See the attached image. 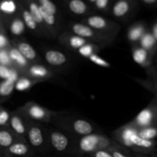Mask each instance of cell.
<instances>
[{"instance_id":"obj_16","label":"cell","mask_w":157,"mask_h":157,"mask_svg":"<svg viewBox=\"0 0 157 157\" xmlns=\"http://www.w3.org/2000/svg\"><path fill=\"white\" fill-rule=\"evenodd\" d=\"M16 141V135L11 130L5 127L0 128V148L6 150Z\"/></svg>"},{"instance_id":"obj_11","label":"cell","mask_w":157,"mask_h":157,"mask_svg":"<svg viewBox=\"0 0 157 157\" xmlns=\"http://www.w3.org/2000/svg\"><path fill=\"white\" fill-rule=\"evenodd\" d=\"M27 72L28 76L35 81V79H47L52 75V73L48 68L41 64H32L29 67Z\"/></svg>"},{"instance_id":"obj_25","label":"cell","mask_w":157,"mask_h":157,"mask_svg":"<svg viewBox=\"0 0 157 157\" xmlns=\"http://www.w3.org/2000/svg\"><path fill=\"white\" fill-rule=\"evenodd\" d=\"M137 134L144 139L154 140L157 137V126H151L139 129L137 130Z\"/></svg>"},{"instance_id":"obj_38","label":"cell","mask_w":157,"mask_h":157,"mask_svg":"<svg viewBox=\"0 0 157 157\" xmlns=\"http://www.w3.org/2000/svg\"><path fill=\"white\" fill-rule=\"evenodd\" d=\"M109 152L112 154V156L113 157H131V156H127V154H125L124 153H123L120 149L116 148L114 146H112L110 148H109L108 150Z\"/></svg>"},{"instance_id":"obj_17","label":"cell","mask_w":157,"mask_h":157,"mask_svg":"<svg viewBox=\"0 0 157 157\" xmlns=\"http://www.w3.org/2000/svg\"><path fill=\"white\" fill-rule=\"evenodd\" d=\"M140 46L155 55L157 50V44L151 32H146L139 41Z\"/></svg>"},{"instance_id":"obj_6","label":"cell","mask_w":157,"mask_h":157,"mask_svg":"<svg viewBox=\"0 0 157 157\" xmlns=\"http://www.w3.org/2000/svg\"><path fill=\"white\" fill-rule=\"evenodd\" d=\"M26 135L29 143L35 148L41 147L44 144V136L42 130L38 126L32 124L27 129Z\"/></svg>"},{"instance_id":"obj_45","label":"cell","mask_w":157,"mask_h":157,"mask_svg":"<svg viewBox=\"0 0 157 157\" xmlns=\"http://www.w3.org/2000/svg\"><path fill=\"white\" fill-rule=\"evenodd\" d=\"M134 157H149L147 156H145V155H142V154H139V155H136Z\"/></svg>"},{"instance_id":"obj_34","label":"cell","mask_w":157,"mask_h":157,"mask_svg":"<svg viewBox=\"0 0 157 157\" xmlns=\"http://www.w3.org/2000/svg\"><path fill=\"white\" fill-rule=\"evenodd\" d=\"M38 2H39V4H38L39 6L43 8L44 10L48 11V12L55 15L57 12L56 6L51 0H38Z\"/></svg>"},{"instance_id":"obj_5","label":"cell","mask_w":157,"mask_h":157,"mask_svg":"<svg viewBox=\"0 0 157 157\" xmlns=\"http://www.w3.org/2000/svg\"><path fill=\"white\" fill-rule=\"evenodd\" d=\"M49 139L52 147L58 152H64L69 146V139L60 131L52 130L49 133Z\"/></svg>"},{"instance_id":"obj_40","label":"cell","mask_w":157,"mask_h":157,"mask_svg":"<svg viewBox=\"0 0 157 157\" xmlns=\"http://www.w3.org/2000/svg\"><path fill=\"white\" fill-rule=\"evenodd\" d=\"M93 157H113L107 150H101L93 153Z\"/></svg>"},{"instance_id":"obj_42","label":"cell","mask_w":157,"mask_h":157,"mask_svg":"<svg viewBox=\"0 0 157 157\" xmlns=\"http://www.w3.org/2000/svg\"><path fill=\"white\" fill-rule=\"evenodd\" d=\"M153 87H154L155 94H157V69H154V70H153Z\"/></svg>"},{"instance_id":"obj_20","label":"cell","mask_w":157,"mask_h":157,"mask_svg":"<svg viewBox=\"0 0 157 157\" xmlns=\"http://www.w3.org/2000/svg\"><path fill=\"white\" fill-rule=\"evenodd\" d=\"M87 25L94 30L103 31L108 27V22L103 17L99 15H93L87 18Z\"/></svg>"},{"instance_id":"obj_3","label":"cell","mask_w":157,"mask_h":157,"mask_svg":"<svg viewBox=\"0 0 157 157\" xmlns=\"http://www.w3.org/2000/svg\"><path fill=\"white\" fill-rule=\"evenodd\" d=\"M24 111L33 121H48L52 117L50 110L35 103H28L24 107Z\"/></svg>"},{"instance_id":"obj_46","label":"cell","mask_w":157,"mask_h":157,"mask_svg":"<svg viewBox=\"0 0 157 157\" xmlns=\"http://www.w3.org/2000/svg\"><path fill=\"white\" fill-rule=\"evenodd\" d=\"M153 157H157V152L155 153H153Z\"/></svg>"},{"instance_id":"obj_26","label":"cell","mask_w":157,"mask_h":157,"mask_svg":"<svg viewBox=\"0 0 157 157\" xmlns=\"http://www.w3.org/2000/svg\"><path fill=\"white\" fill-rule=\"evenodd\" d=\"M15 90V83L9 80L0 81V98H6L10 96Z\"/></svg>"},{"instance_id":"obj_36","label":"cell","mask_w":157,"mask_h":157,"mask_svg":"<svg viewBox=\"0 0 157 157\" xmlns=\"http://www.w3.org/2000/svg\"><path fill=\"white\" fill-rule=\"evenodd\" d=\"M10 117L9 112L0 106V127H4L9 125Z\"/></svg>"},{"instance_id":"obj_32","label":"cell","mask_w":157,"mask_h":157,"mask_svg":"<svg viewBox=\"0 0 157 157\" xmlns=\"http://www.w3.org/2000/svg\"><path fill=\"white\" fill-rule=\"evenodd\" d=\"M96 46L88 42L84 44V45H83L81 48H80L78 50V52L81 56L85 57V58H89L90 55L94 54V51L96 50Z\"/></svg>"},{"instance_id":"obj_23","label":"cell","mask_w":157,"mask_h":157,"mask_svg":"<svg viewBox=\"0 0 157 157\" xmlns=\"http://www.w3.org/2000/svg\"><path fill=\"white\" fill-rule=\"evenodd\" d=\"M130 5L126 0H120L113 7V14L116 17H123L129 12Z\"/></svg>"},{"instance_id":"obj_29","label":"cell","mask_w":157,"mask_h":157,"mask_svg":"<svg viewBox=\"0 0 157 157\" xmlns=\"http://www.w3.org/2000/svg\"><path fill=\"white\" fill-rule=\"evenodd\" d=\"M22 21H24L25 27L30 30L36 31L38 29V25L29 10H24L22 12Z\"/></svg>"},{"instance_id":"obj_33","label":"cell","mask_w":157,"mask_h":157,"mask_svg":"<svg viewBox=\"0 0 157 157\" xmlns=\"http://www.w3.org/2000/svg\"><path fill=\"white\" fill-rule=\"evenodd\" d=\"M0 64L9 67H15L10 57H9L8 48L0 50Z\"/></svg>"},{"instance_id":"obj_31","label":"cell","mask_w":157,"mask_h":157,"mask_svg":"<svg viewBox=\"0 0 157 157\" xmlns=\"http://www.w3.org/2000/svg\"><path fill=\"white\" fill-rule=\"evenodd\" d=\"M39 6V5H38ZM40 12H41V17H42L43 22L45 23L46 25L49 26V27H53L55 26V22H56V19H55V15L53 14L50 13L48 11L44 10L43 8L39 6Z\"/></svg>"},{"instance_id":"obj_19","label":"cell","mask_w":157,"mask_h":157,"mask_svg":"<svg viewBox=\"0 0 157 157\" xmlns=\"http://www.w3.org/2000/svg\"><path fill=\"white\" fill-rule=\"evenodd\" d=\"M147 32L144 25L143 24H136L132 26L128 31L127 33V38L128 40L131 42H139L140 38L144 35V34Z\"/></svg>"},{"instance_id":"obj_10","label":"cell","mask_w":157,"mask_h":157,"mask_svg":"<svg viewBox=\"0 0 157 157\" xmlns=\"http://www.w3.org/2000/svg\"><path fill=\"white\" fill-rule=\"evenodd\" d=\"M9 126L11 127V130L18 136H25L27 132V127L25 124L24 121L18 113H15L11 115L10 121H9Z\"/></svg>"},{"instance_id":"obj_13","label":"cell","mask_w":157,"mask_h":157,"mask_svg":"<svg viewBox=\"0 0 157 157\" xmlns=\"http://www.w3.org/2000/svg\"><path fill=\"white\" fill-rule=\"evenodd\" d=\"M71 130L81 136L91 134L94 131V127L90 123L83 119H77L72 122Z\"/></svg>"},{"instance_id":"obj_27","label":"cell","mask_w":157,"mask_h":157,"mask_svg":"<svg viewBox=\"0 0 157 157\" xmlns=\"http://www.w3.org/2000/svg\"><path fill=\"white\" fill-rule=\"evenodd\" d=\"M69 9L76 15H83L87 11V6L82 0H71Z\"/></svg>"},{"instance_id":"obj_9","label":"cell","mask_w":157,"mask_h":157,"mask_svg":"<svg viewBox=\"0 0 157 157\" xmlns=\"http://www.w3.org/2000/svg\"><path fill=\"white\" fill-rule=\"evenodd\" d=\"M132 55L133 61L143 67H150L154 56V55H153L151 52L145 50L140 46L133 48Z\"/></svg>"},{"instance_id":"obj_43","label":"cell","mask_w":157,"mask_h":157,"mask_svg":"<svg viewBox=\"0 0 157 157\" xmlns=\"http://www.w3.org/2000/svg\"><path fill=\"white\" fill-rule=\"evenodd\" d=\"M151 33L153 35V38H154L155 41H156V44H157V22H156L154 24V25L153 26V29H152Z\"/></svg>"},{"instance_id":"obj_8","label":"cell","mask_w":157,"mask_h":157,"mask_svg":"<svg viewBox=\"0 0 157 157\" xmlns=\"http://www.w3.org/2000/svg\"><path fill=\"white\" fill-rule=\"evenodd\" d=\"M132 144H133V150L140 153H150L152 152L156 147L155 140H150L140 137L137 133H135L132 136Z\"/></svg>"},{"instance_id":"obj_48","label":"cell","mask_w":157,"mask_h":157,"mask_svg":"<svg viewBox=\"0 0 157 157\" xmlns=\"http://www.w3.org/2000/svg\"><path fill=\"white\" fill-rule=\"evenodd\" d=\"M2 157H11V156H2Z\"/></svg>"},{"instance_id":"obj_30","label":"cell","mask_w":157,"mask_h":157,"mask_svg":"<svg viewBox=\"0 0 157 157\" xmlns=\"http://www.w3.org/2000/svg\"><path fill=\"white\" fill-rule=\"evenodd\" d=\"M29 12L31 13V15H32V17L34 18L35 21H36L37 25H41L43 23L42 17H41V12H40V8L37 3L35 2H31L29 4Z\"/></svg>"},{"instance_id":"obj_22","label":"cell","mask_w":157,"mask_h":157,"mask_svg":"<svg viewBox=\"0 0 157 157\" xmlns=\"http://www.w3.org/2000/svg\"><path fill=\"white\" fill-rule=\"evenodd\" d=\"M35 82L36 81L35 80H32L29 77H19L16 82L15 83V90L18 91H25L29 90Z\"/></svg>"},{"instance_id":"obj_44","label":"cell","mask_w":157,"mask_h":157,"mask_svg":"<svg viewBox=\"0 0 157 157\" xmlns=\"http://www.w3.org/2000/svg\"><path fill=\"white\" fill-rule=\"evenodd\" d=\"M145 3H147V4H153V3L156 2L157 0H143Z\"/></svg>"},{"instance_id":"obj_12","label":"cell","mask_w":157,"mask_h":157,"mask_svg":"<svg viewBox=\"0 0 157 157\" xmlns=\"http://www.w3.org/2000/svg\"><path fill=\"white\" fill-rule=\"evenodd\" d=\"M46 62L52 66L58 67L67 62V57L64 53L57 50H48L44 53Z\"/></svg>"},{"instance_id":"obj_39","label":"cell","mask_w":157,"mask_h":157,"mask_svg":"<svg viewBox=\"0 0 157 157\" xmlns=\"http://www.w3.org/2000/svg\"><path fill=\"white\" fill-rule=\"evenodd\" d=\"M10 47V44L8 40L7 37L2 32H0V50L2 49H7Z\"/></svg>"},{"instance_id":"obj_4","label":"cell","mask_w":157,"mask_h":157,"mask_svg":"<svg viewBox=\"0 0 157 157\" xmlns=\"http://www.w3.org/2000/svg\"><path fill=\"white\" fill-rule=\"evenodd\" d=\"M71 31L75 35L84 38L85 39H91L95 41H101L106 39V37L101 33H97L94 29L86 25L81 23H75L71 25Z\"/></svg>"},{"instance_id":"obj_14","label":"cell","mask_w":157,"mask_h":157,"mask_svg":"<svg viewBox=\"0 0 157 157\" xmlns=\"http://www.w3.org/2000/svg\"><path fill=\"white\" fill-rule=\"evenodd\" d=\"M9 57L14 64V67L16 69H26L29 67V61L23 57L19 51L14 46L8 48Z\"/></svg>"},{"instance_id":"obj_41","label":"cell","mask_w":157,"mask_h":157,"mask_svg":"<svg viewBox=\"0 0 157 157\" xmlns=\"http://www.w3.org/2000/svg\"><path fill=\"white\" fill-rule=\"evenodd\" d=\"M109 0H96L95 1V5L99 9H104L108 5Z\"/></svg>"},{"instance_id":"obj_35","label":"cell","mask_w":157,"mask_h":157,"mask_svg":"<svg viewBox=\"0 0 157 157\" xmlns=\"http://www.w3.org/2000/svg\"><path fill=\"white\" fill-rule=\"evenodd\" d=\"M88 58L92 63H94V64H97V65H98V66H101V67H110V63L107 62L106 60H104V58H101L99 55H98L97 54H95V53L90 55Z\"/></svg>"},{"instance_id":"obj_1","label":"cell","mask_w":157,"mask_h":157,"mask_svg":"<svg viewBox=\"0 0 157 157\" xmlns=\"http://www.w3.org/2000/svg\"><path fill=\"white\" fill-rule=\"evenodd\" d=\"M113 146L111 141L101 134L91 133L80 139L78 148L84 153H92L101 150H108Z\"/></svg>"},{"instance_id":"obj_47","label":"cell","mask_w":157,"mask_h":157,"mask_svg":"<svg viewBox=\"0 0 157 157\" xmlns=\"http://www.w3.org/2000/svg\"><path fill=\"white\" fill-rule=\"evenodd\" d=\"M89 1L92 2H95V1H96V0H89Z\"/></svg>"},{"instance_id":"obj_37","label":"cell","mask_w":157,"mask_h":157,"mask_svg":"<svg viewBox=\"0 0 157 157\" xmlns=\"http://www.w3.org/2000/svg\"><path fill=\"white\" fill-rule=\"evenodd\" d=\"M12 67H6V66L0 64V79L8 80L9 78Z\"/></svg>"},{"instance_id":"obj_15","label":"cell","mask_w":157,"mask_h":157,"mask_svg":"<svg viewBox=\"0 0 157 157\" xmlns=\"http://www.w3.org/2000/svg\"><path fill=\"white\" fill-rule=\"evenodd\" d=\"M30 148L24 142L17 140L6 150L7 154L15 156H24L29 153Z\"/></svg>"},{"instance_id":"obj_21","label":"cell","mask_w":157,"mask_h":157,"mask_svg":"<svg viewBox=\"0 0 157 157\" xmlns=\"http://www.w3.org/2000/svg\"><path fill=\"white\" fill-rule=\"evenodd\" d=\"M64 41L66 44L72 49H79L85 44L88 43V40L84 38L78 36V35H72L64 37Z\"/></svg>"},{"instance_id":"obj_2","label":"cell","mask_w":157,"mask_h":157,"mask_svg":"<svg viewBox=\"0 0 157 157\" xmlns=\"http://www.w3.org/2000/svg\"><path fill=\"white\" fill-rule=\"evenodd\" d=\"M130 124L137 130L157 126V94L148 107L144 108Z\"/></svg>"},{"instance_id":"obj_28","label":"cell","mask_w":157,"mask_h":157,"mask_svg":"<svg viewBox=\"0 0 157 157\" xmlns=\"http://www.w3.org/2000/svg\"><path fill=\"white\" fill-rule=\"evenodd\" d=\"M17 6L13 0H2L0 2V12L6 15H12L16 12Z\"/></svg>"},{"instance_id":"obj_24","label":"cell","mask_w":157,"mask_h":157,"mask_svg":"<svg viewBox=\"0 0 157 157\" xmlns=\"http://www.w3.org/2000/svg\"><path fill=\"white\" fill-rule=\"evenodd\" d=\"M9 30H10L11 33L15 36H20L24 33L25 30V25L24 21L19 18H15L11 22Z\"/></svg>"},{"instance_id":"obj_7","label":"cell","mask_w":157,"mask_h":157,"mask_svg":"<svg viewBox=\"0 0 157 157\" xmlns=\"http://www.w3.org/2000/svg\"><path fill=\"white\" fill-rule=\"evenodd\" d=\"M137 133V129L133 127L131 124H129L124 127H121L117 132V140L121 143L122 145L127 148L133 149L132 144V136Z\"/></svg>"},{"instance_id":"obj_49","label":"cell","mask_w":157,"mask_h":157,"mask_svg":"<svg viewBox=\"0 0 157 157\" xmlns=\"http://www.w3.org/2000/svg\"><path fill=\"white\" fill-rule=\"evenodd\" d=\"M0 157H2V156H0Z\"/></svg>"},{"instance_id":"obj_18","label":"cell","mask_w":157,"mask_h":157,"mask_svg":"<svg viewBox=\"0 0 157 157\" xmlns=\"http://www.w3.org/2000/svg\"><path fill=\"white\" fill-rule=\"evenodd\" d=\"M15 47L19 51L20 53L28 61H35L37 58V52L29 43L25 41H21V42L16 43Z\"/></svg>"}]
</instances>
